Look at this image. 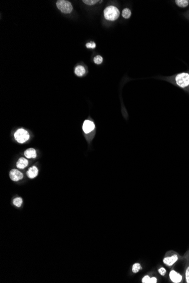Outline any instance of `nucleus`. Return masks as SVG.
Instances as JSON below:
<instances>
[{
    "instance_id": "nucleus-1",
    "label": "nucleus",
    "mask_w": 189,
    "mask_h": 283,
    "mask_svg": "<svg viewBox=\"0 0 189 283\" xmlns=\"http://www.w3.org/2000/svg\"><path fill=\"white\" fill-rule=\"evenodd\" d=\"M175 83L178 87L184 90H189V74L182 73L177 74L174 78Z\"/></svg>"
},
{
    "instance_id": "nucleus-2",
    "label": "nucleus",
    "mask_w": 189,
    "mask_h": 283,
    "mask_svg": "<svg viewBox=\"0 0 189 283\" xmlns=\"http://www.w3.org/2000/svg\"><path fill=\"white\" fill-rule=\"evenodd\" d=\"M104 18L110 21H114L120 16L119 10L114 6H108L104 11Z\"/></svg>"
},
{
    "instance_id": "nucleus-3",
    "label": "nucleus",
    "mask_w": 189,
    "mask_h": 283,
    "mask_svg": "<svg viewBox=\"0 0 189 283\" xmlns=\"http://www.w3.org/2000/svg\"><path fill=\"white\" fill-rule=\"evenodd\" d=\"M58 9L64 14H69L73 10L71 4L65 0H59L56 3Z\"/></svg>"
},
{
    "instance_id": "nucleus-4",
    "label": "nucleus",
    "mask_w": 189,
    "mask_h": 283,
    "mask_svg": "<svg viewBox=\"0 0 189 283\" xmlns=\"http://www.w3.org/2000/svg\"><path fill=\"white\" fill-rule=\"evenodd\" d=\"M14 137L17 142L19 143H24L28 141L29 139V132L23 128L18 130L14 133Z\"/></svg>"
},
{
    "instance_id": "nucleus-5",
    "label": "nucleus",
    "mask_w": 189,
    "mask_h": 283,
    "mask_svg": "<svg viewBox=\"0 0 189 283\" xmlns=\"http://www.w3.org/2000/svg\"><path fill=\"white\" fill-rule=\"evenodd\" d=\"M83 131L86 134L91 133L95 129V125L94 123L90 120H86L83 125Z\"/></svg>"
},
{
    "instance_id": "nucleus-6",
    "label": "nucleus",
    "mask_w": 189,
    "mask_h": 283,
    "mask_svg": "<svg viewBox=\"0 0 189 283\" xmlns=\"http://www.w3.org/2000/svg\"><path fill=\"white\" fill-rule=\"evenodd\" d=\"M10 177L13 181H18L23 179V174L17 169H13L10 172Z\"/></svg>"
},
{
    "instance_id": "nucleus-7",
    "label": "nucleus",
    "mask_w": 189,
    "mask_h": 283,
    "mask_svg": "<svg viewBox=\"0 0 189 283\" xmlns=\"http://www.w3.org/2000/svg\"><path fill=\"white\" fill-rule=\"evenodd\" d=\"M169 277L172 282L174 283H180L182 279V276H181V275L174 270H172L170 272Z\"/></svg>"
},
{
    "instance_id": "nucleus-8",
    "label": "nucleus",
    "mask_w": 189,
    "mask_h": 283,
    "mask_svg": "<svg viewBox=\"0 0 189 283\" xmlns=\"http://www.w3.org/2000/svg\"><path fill=\"white\" fill-rule=\"evenodd\" d=\"M178 260V256L177 255H173L171 257H168L164 258L163 262L168 266H171L175 263Z\"/></svg>"
},
{
    "instance_id": "nucleus-9",
    "label": "nucleus",
    "mask_w": 189,
    "mask_h": 283,
    "mask_svg": "<svg viewBox=\"0 0 189 283\" xmlns=\"http://www.w3.org/2000/svg\"><path fill=\"white\" fill-rule=\"evenodd\" d=\"M38 174V169L36 166H32L29 169L27 172V175L31 179L35 178Z\"/></svg>"
},
{
    "instance_id": "nucleus-10",
    "label": "nucleus",
    "mask_w": 189,
    "mask_h": 283,
    "mask_svg": "<svg viewBox=\"0 0 189 283\" xmlns=\"http://www.w3.org/2000/svg\"><path fill=\"white\" fill-rule=\"evenodd\" d=\"M24 156L27 158H35L36 157V152L34 149L29 148L25 151Z\"/></svg>"
},
{
    "instance_id": "nucleus-11",
    "label": "nucleus",
    "mask_w": 189,
    "mask_h": 283,
    "mask_svg": "<svg viewBox=\"0 0 189 283\" xmlns=\"http://www.w3.org/2000/svg\"><path fill=\"white\" fill-rule=\"evenodd\" d=\"M28 164H29V162L26 159L21 158L18 161L17 167L19 169H23L27 166Z\"/></svg>"
},
{
    "instance_id": "nucleus-12",
    "label": "nucleus",
    "mask_w": 189,
    "mask_h": 283,
    "mask_svg": "<svg viewBox=\"0 0 189 283\" xmlns=\"http://www.w3.org/2000/svg\"><path fill=\"white\" fill-rule=\"evenodd\" d=\"M86 73L85 68L82 66H78L75 69V74L78 76H82Z\"/></svg>"
},
{
    "instance_id": "nucleus-13",
    "label": "nucleus",
    "mask_w": 189,
    "mask_h": 283,
    "mask_svg": "<svg viewBox=\"0 0 189 283\" xmlns=\"http://www.w3.org/2000/svg\"><path fill=\"white\" fill-rule=\"evenodd\" d=\"M175 2L177 5L180 7H186L189 4V1L188 0H176Z\"/></svg>"
},
{
    "instance_id": "nucleus-14",
    "label": "nucleus",
    "mask_w": 189,
    "mask_h": 283,
    "mask_svg": "<svg viewBox=\"0 0 189 283\" xmlns=\"http://www.w3.org/2000/svg\"><path fill=\"white\" fill-rule=\"evenodd\" d=\"M131 15H132V12H131L130 9L126 8V9H124L123 10L122 13V15L124 18L129 19V18L131 17Z\"/></svg>"
},
{
    "instance_id": "nucleus-15",
    "label": "nucleus",
    "mask_w": 189,
    "mask_h": 283,
    "mask_svg": "<svg viewBox=\"0 0 189 283\" xmlns=\"http://www.w3.org/2000/svg\"><path fill=\"white\" fill-rule=\"evenodd\" d=\"M141 270H142V267L140 264L139 263H134L132 267V271L134 273H137L139 271Z\"/></svg>"
},
{
    "instance_id": "nucleus-16",
    "label": "nucleus",
    "mask_w": 189,
    "mask_h": 283,
    "mask_svg": "<svg viewBox=\"0 0 189 283\" xmlns=\"http://www.w3.org/2000/svg\"><path fill=\"white\" fill-rule=\"evenodd\" d=\"M22 203H23V200L21 197H17L13 200V204L17 207H20L22 205Z\"/></svg>"
},
{
    "instance_id": "nucleus-17",
    "label": "nucleus",
    "mask_w": 189,
    "mask_h": 283,
    "mask_svg": "<svg viewBox=\"0 0 189 283\" xmlns=\"http://www.w3.org/2000/svg\"><path fill=\"white\" fill-rule=\"evenodd\" d=\"M103 57L100 56H97L95 57L94 59H93L94 62L95 63L96 65L101 64V63L103 62Z\"/></svg>"
},
{
    "instance_id": "nucleus-18",
    "label": "nucleus",
    "mask_w": 189,
    "mask_h": 283,
    "mask_svg": "<svg viewBox=\"0 0 189 283\" xmlns=\"http://www.w3.org/2000/svg\"><path fill=\"white\" fill-rule=\"evenodd\" d=\"M83 2L87 5H93L97 4L99 2V1H98V0H89V1L84 0V1H83Z\"/></svg>"
},
{
    "instance_id": "nucleus-19",
    "label": "nucleus",
    "mask_w": 189,
    "mask_h": 283,
    "mask_svg": "<svg viewBox=\"0 0 189 283\" xmlns=\"http://www.w3.org/2000/svg\"><path fill=\"white\" fill-rule=\"evenodd\" d=\"M86 47L88 49H95L96 48V44L94 42H90L86 44Z\"/></svg>"
},
{
    "instance_id": "nucleus-20",
    "label": "nucleus",
    "mask_w": 189,
    "mask_h": 283,
    "mask_svg": "<svg viewBox=\"0 0 189 283\" xmlns=\"http://www.w3.org/2000/svg\"><path fill=\"white\" fill-rule=\"evenodd\" d=\"M150 280H151V277L149 275H146L144 276L143 278L142 279V283H150Z\"/></svg>"
},
{
    "instance_id": "nucleus-21",
    "label": "nucleus",
    "mask_w": 189,
    "mask_h": 283,
    "mask_svg": "<svg viewBox=\"0 0 189 283\" xmlns=\"http://www.w3.org/2000/svg\"><path fill=\"white\" fill-rule=\"evenodd\" d=\"M158 271H159V273L161 275H162V276H164V275H165L166 271V270H165L164 268H163V267H161V268H160V269L158 270Z\"/></svg>"
},
{
    "instance_id": "nucleus-22",
    "label": "nucleus",
    "mask_w": 189,
    "mask_h": 283,
    "mask_svg": "<svg viewBox=\"0 0 189 283\" xmlns=\"http://www.w3.org/2000/svg\"><path fill=\"white\" fill-rule=\"evenodd\" d=\"M186 279L187 283H189V266L186 271Z\"/></svg>"
},
{
    "instance_id": "nucleus-23",
    "label": "nucleus",
    "mask_w": 189,
    "mask_h": 283,
    "mask_svg": "<svg viewBox=\"0 0 189 283\" xmlns=\"http://www.w3.org/2000/svg\"><path fill=\"white\" fill-rule=\"evenodd\" d=\"M157 282V279L155 277H151V280H150V283H156Z\"/></svg>"
}]
</instances>
